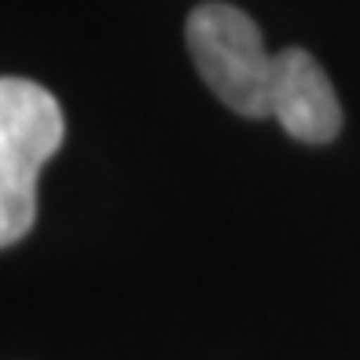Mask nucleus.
Segmentation results:
<instances>
[{
  "label": "nucleus",
  "mask_w": 360,
  "mask_h": 360,
  "mask_svg": "<svg viewBox=\"0 0 360 360\" xmlns=\"http://www.w3.org/2000/svg\"><path fill=\"white\" fill-rule=\"evenodd\" d=\"M56 96L30 77L0 81V243L15 247L37 217V173L63 143Z\"/></svg>",
  "instance_id": "obj_1"
},
{
  "label": "nucleus",
  "mask_w": 360,
  "mask_h": 360,
  "mask_svg": "<svg viewBox=\"0 0 360 360\" xmlns=\"http://www.w3.org/2000/svg\"><path fill=\"white\" fill-rule=\"evenodd\" d=\"M188 52L210 92L243 118H269L276 56L247 11L210 0L188 15Z\"/></svg>",
  "instance_id": "obj_2"
},
{
  "label": "nucleus",
  "mask_w": 360,
  "mask_h": 360,
  "mask_svg": "<svg viewBox=\"0 0 360 360\" xmlns=\"http://www.w3.org/2000/svg\"><path fill=\"white\" fill-rule=\"evenodd\" d=\"M269 118L283 125V133L302 143H327L342 129V107L327 81L323 67L305 48L276 52Z\"/></svg>",
  "instance_id": "obj_3"
}]
</instances>
